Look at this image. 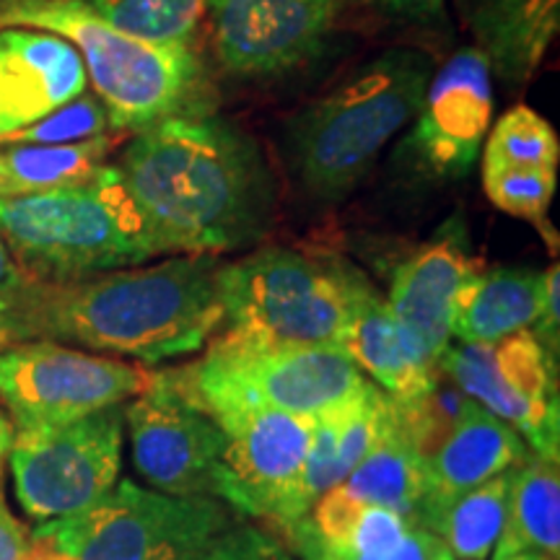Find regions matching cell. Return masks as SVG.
Listing matches in <instances>:
<instances>
[{"instance_id": "1", "label": "cell", "mask_w": 560, "mask_h": 560, "mask_svg": "<svg viewBox=\"0 0 560 560\" xmlns=\"http://www.w3.org/2000/svg\"><path fill=\"white\" fill-rule=\"evenodd\" d=\"M115 166L170 257H219L272 226L276 179L262 149L210 107L132 132Z\"/></svg>"}, {"instance_id": "2", "label": "cell", "mask_w": 560, "mask_h": 560, "mask_svg": "<svg viewBox=\"0 0 560 560\" xmlns=\"http://www.w3.org/2000/svg\"><path fill=\"white\" fill-rule=\"evenodd\" d=\"M221 260L174 255L70 283L26 278L11 342L55 340L143 366L198 353L219 332Z\"/></svg>"}, {"instance_id": "3", "label": "cell", "mask_w": 560, "mask_h": 560, "mask_svg": "<svg viewBox=\"0 0 560 560\" xmlns=\"http://www.w3.org/2000/svg\"><path fill=\"white\" fill-rule=\"evenodd\" d=\"M433 70L420 47H389L293 112L283 125L293 185L314 202L346 200L418 115Z\"/></svg>"}, {"instance_id": "4", "label": "cell", "mask_w": 560, "mask_h": 560, "mask_svg": "<svg viewBox=\"0 0 560 560\" xmlns=\"http://www.w3.org/2000/svg\"><path fill=\"white\" fill-rule=\"evenodd\" d=\"M0 240L37 283H70L170 257L115 164L58 190L0 198Z\"/></svg>"}, {"instance_id": "5", "label": "cell", "mask_w": 560, "mask_h": 560, "mask_svg": "<svg viewBox=\"0 0 560 560\" xmlns=\"http://www.w3.org/2000/svg\"><path fill=\"white\" fill-rule=\"evenodd\" d=\"M0 26L60 34L75 47L115 132H138L182 112L210 107V83L192 45L140 39L73 0H42L0 11Z\"/></svg>"}, {"instance_id": "6", "label": "cell", "mask_w": 560, "mask_h": 560, "mask_svg": "<svg viewBox=\"0 0 560 560\" xmlns=\"http://www.w3.org/2000/svg\"><path fill=\"white\" fill-rule=\"evenodd\" d=\"M166 387L208 412L268 408L322 418L366 387V374L335 346H276L219 330L202 359L161 371Z\"/></svg>"}, {"instance_id": "7", "label": "cell", "mask_w": 560, "mask_h": 560, "mask_svg": "<svg viewBox=\"0 0 560 560\" xmlns=\"http://www.w3.org/2000/svg\"><path fill=\"white\" fill-rule=\"evenodd\" d=\"M361 270L340 257L262 247L221 262L219 330L276 346H335Z\"/></svg>"}, {"instance_id": "8", "label": "cell", "mask_w": 560, "mask_h": 560, "mask_svg": "<svg viewBox=\"0 0 560 560\" xmlns=\"http://www.w3.org/2000/svg\"><path fill=\"white\" fill-rule=\"evenodd\" d=\"M231 524L234 511L219 499L117 480L79 514L37 524L32 537L75 560H187Z\"/></svg>"}, {"instance_id": "9", "label": "cell", "mask_w": 560, "mask_h": 560, "mask_svg": "<svg viewBox=\"0 0 560 560\" xmlns=\"http://www.w3.org/2000/svg\"><path fill=\"white\" fill-rule=\"evenodd\" d=\"M159 382L161 371L143 363L55 340H21L0 348V405L13 431L70 423L130 402Z\"/></svg>"}, {"instance_id": "10", "label": "cell", "mask_w": 560, "mask_h": 560, "mask_svg": "<svg viewBox=\"0 0 560 560\" xmlns=\"http://www.w3.org/2000/svg\"><path fill=\"white\" fill-rule=\"evenodd\" d=\"M125 405L42 429L13 431V493L32 522L79 514L117 486L122 467Z\"/></svg>"}, {"instance_id": "11", "label": "cell", "mask_w": 560, "mask_h": 560, "mask_svg": "<svg viewBox=\"0 0 560 560\" xmlns=\"http://www.w3.org/2000/svg\"><path fill=\"white\" fill-rule=\"evenodd\" d=\"M439 374L506 420L532 452L558 459V363L529 330L499 342L452 340L439 359Z\"/></svg>"}, {"instance_id": "12", "label": "cell", "mask_w": 560, "mask_h": 560, "mask_svg": "<svg viewBox=\"0 0 560 560\" xmlns=\"http://www.w3.org/2000/svg\"><path fill=\"white\" fill-rule=\"evenodd\" d=\"M226 444L215 499L252 520L289 529L301 520L299 480L312 446L314 418L249 408L213 418Z\"/></svg>"}, {"instance_id": "13", "label": "cell", "mask_w": 560, "mask_h": 560, "mask_svg": "<svg viewBox=\"0 0 560 560\" xmlns=\"http://www.w3.org/2000/svg\"><path fill=\"white\" fill-rule=\"evenodd\" d=\"M493 122V75L478 47H462L433 70L395 164L423 182H454L478 164Z\"/></svg>"}, {"instance_id": "14", "label": "cell", "mask_w": 560, "mask_h": 560, "mask_svg": "<svg viewBox=\"0 0 560 560\" xmlns=\"http://www.w3.org/2000/svg\"><path fill=\"white\" fill-rule=\"evenodd\" d=\"M132 467L153 490L215 499L226 436L208 412L195 408L164 376L145 395L125 402Z\"/></svg>"}, {"instance_id": "15", "label": "cell", "mask_w": 560, "mask_h": 560, "mask_svg": "<svg viewBox=\"0 0 560 560\" xmlns=\"http://www.w3.org/2000/svg\"><path fill=\"white\" fill-rule=\"evenodd\" d=\"M213 52L240 79H276L317 58L340 19V0H219Z\"/></svg>"}, {"instance_id": "16", "label": "cell", "mask_w": 560, "mask_h": 560, "mask_svg": "<svg viewBox=\"0 0 560 560\" xmlns=\"http://www.w3.org/2000/svg\"><path fill=\"white\" fill-rule=\"evenodd\" d=\"M480 156L486 198L501 213L532 223L556 249L558 236L548 213L558 187L560 138L550 120L516 104L490 122Z\"/></svg>"}, {"instance_id": "17", "label": "cell", "mask_w": 560, "mask_h": 560, "mask_svg": "<svg viewBox=\"0 0 560 560\" xmlns=\"http://www.w3.org/2000/svg\"><path fill=\"white\" fill-rule=\"evenodd\" d=\"M86 86L79 50L60 34L0 26V140L73 102Z\"/></svg>"}, {"instance_id": "18", "label": "cell", "mask_w": 560, "mask_h": 560, "mask_svg": "<svg viewBox=\"0 0 560 560\" xmlns=\"http://www.w3.org/2000/svg\"><path fill=\"white\" fill-rule=\"evenodd\" d=\"M480 268L465 247L459 231L444 229L420 244L392 272L387 306L423 355L439 366L441 353L454 340V304L467 278Z\"/></svg>"}, {"instance_id": "19", "label": "cell", "mask_w": 560, "mask_h": 560, "mask_svg": "<svg viewBox=\"0 0 560 560\" xmlns=\"http://www.w3.org/2000/svg\"><path fill=\"white\" fill-rule=\"evenodd\" d=\"M338 348L392 400H418L441 382L436 363L425 359L416 340L402 330L363 272L353 289Z\"/></svg>"}, {"instance_id": "20", "label": "cell", "mask_w": 560, "mask_h": 560, "mask_svg": "<svg viewBox=\"0 0 560 560\" xmlns=\"http://www.w3.org/2000/svg\"><path fill=\"white\" fill-rule=\"evenodd\" d=\"M527 457V441L511 429L506 420L495 418L493 412L472 400L459 423L446 433L429 457H423L425 493L412 516V524L495 475L514 470Z\"/></svg>"}, {"instance_id": "21", "label": "cell", "mask_w": 560, "mask_h": 560, "mask_svg": "<svg viewBox=\"0 0 560 560\" xmlns=\"http://www.w3.org/2000/svg\"><path fill=\"white\" fill-rule=\"evenodd\" d=\"M459 13L490 75L509 86L535 75L560 30V0H459Z\"/></svg>"}, {"instance_id": "22", "label": "cell", "mask_w": 560, "mask_h": 560, "mask_svg": "<svg viewBox=\"0 0 560 560\" xmlns=\"http://www.w3.org/2000/svg\"><path fill=\"white\" fill-rule=\"evenodd\" d=\"M542 301V272L524 268L478 270L462 285L454 304L452 338L459 342H499L532 330Z\"/></svg>"}, {"instance_id": "23", "label": "cell", "mask_w": 560, "mask_h": 560, "mask_svg": "<svg viewBox=\"0 0 560 560\" xmlns=\"http://www.w3.org/2000/svg\"><path fill=\"white\" fill-rule=\"evenodd\" d=\"M338 488L359 503L387 506L412 522L423 501L425 480L423 459L405 423L400 402L389 397L380 439Z\"/></svg>"}, {"instance_id": "24", "label": "cell", "mask_w": 560, "mask_h": 560, "mask_svg": "<svg viewBox=\"0 0 560 560\" xmlns=\"http://www.w3.org/2000/svg\"><path fill=\"white\" fill-rule=\"evenodd\" d=\"M493 550V560H506L516 552L560 558L558 459L529 452V457L511 470L509 514Z\"/></svg>"}, {"instance_id": "25", "label": "cell", "mask_w": 560, "mask_h": 560, "mask_svg": "<svg viewBox=\"0 0 560 560\" xmlns=\"http://www.w3.org/2000/svg\"><path fill=\"white\" fill-rule=\"evenodd\" d=\"M120 132L83 140V143L0 145V198L47 192L86 179L96 166L107 164Z\"/></svg>"}, {"instance_id": "26", "label": "cell", "mask_w": 560, "mask_h": 560, "mask_svg": "<svg viewBox=\"0 0 560 560\" xmlns=\"http://www.w3.org/2000/svg\"><path fill=\"white\" fill-rule=\"evenodd\" d=\"M509 490L511 470L457 495L418 524L431 529L454 560H486L506 524Z\"/></svg>"}, {"instance_id": "27", "label": "cell", "mask_w": 560, "mask_h": 560, "mask_svg": "<svg viewBox=\"0 0 560 560\" xmlns=\"http://www.w3.org/2000/svg\"><path fill=\"white\" fill-rule=\"evenodd\" d=\"M102 21L166 45H192V34L206 16L208 0H73Z\"/></svg>"}, {"instance_id": "28", "label": "cell", "mask_w": 560, "mask_h": 560, "mask_svg": "<svg viewBox=\"0 0 560 560\" xmlns=\"http://www.w3.org/2000/svg\"><path fill=\"white\" fill-rule=\"evenodd\" d=\"M112 122L109 112L100 102V96L83 91L73 102L62 104L39 122L30 125V128L13 132L0 145L5 143H42V145H62V143H83V140H94L102 136H109Z\"/></svg>"}, {"instance_id": "29", "label": "cell", "mask_w": 560, "mask_h": 560, "mask_svg": "<svg viewBox=\"0 0 560 560\" xmlns=\"http://www.w3.org/2000/svg\"><path fill=\"white\" fill-rule=\"evenodd\" d=\"M412 522L408 516L397 514L387 506H374L366 503L355 520L353 529H350L348 540L338 550L332 560H348V558H374L387 556V552L400 548V542L408 537Z\"/></svg>"}, {"instance_id": "30", "label": "cell", "mask_w": 560, "mask_h": 560, "mask_svg": "<svg viewBox=\"0 0 560 560\" xmlns=\"http://www.w3.org/2000/svg\"><path fill=\"white\" fill-rule=\"evenodd\" d=\"M187 560H299L270 532L234 522Z\"/></svg>"}, {"instance_id": "31", "label": "cell", "mask_w": 560, "mask_h": 560, "mask_svg": "<svg viewBox=\"0 0 560 560\" xmlns=\"http://www.w3.org/2000/svg\"><path fill=\"white\" fill-rule=\"evenodd\" d=\"M446 0H340V11L363 13L382 24L425 26L444 16Z\"/></svg>"}, {"instance_id": "32", "label": "cell", "mask_w": 560, "mask_h": 560, "mask_svg": "<svg viewBox=\"0 0 560 560\" xmlns=\"http://www.w3.org/2000/svg\"><path fill=\"white\" fill-rule=\"evenodd\" d=\"M532 335L540 342L545 353L558 363L560 359V270L552 265L542 272V301L540 314H537Z\"/></svg>"}, {"instance_id": "33", "label": "cell", "mask_w": 560, "mask_h": 560, "mask_svg": "<svg viewBox=\"0 0 560 560\" xmlns=\"http://www.w3.org/2000/svg\"><path fill=\"white\" fill-rule=\"evenodd\" d=\"M26 285V276L21 272L9 247L0 240V348L11 342V319L16 312L19 296Z\"/></svg>"}, {"instance_id": "34", "label": "cell", "mask_w": 560, "mask_h": 560, "mask_svg": "<svg viewBox=\"0 0 560 560\" xmlns=\"http://www.w3.org/2000/svg\"><path fill=\"white\" fill-rule=\"evenodd\" d=\"M348 560H454L446 545L433 535L431 529L412 524L408 537L400 542V548L387 552V556L374 558H348Z\"/></svg>"}, {"instance_id": "35", "label": "cell", "mask_w": 560, "mask_h": 560, "mask_svg": "<svg viewBox=\"0 0 560 560\" xmlns=\"http://www.w3.org/2000/svg\"><path fill=\"white\" fill-rule=\"evenodd\" d=\"M0 560H32V529L13 516L0 490Z\"/></svg>"}, {"instance_id": "36", "label": "cell", "mask_w": 560, "mask_h": 560, "mask_svg": "<svg viewBox=\"0 0 560 560\" xmlns=\"http://www.w3.org/2000/svg\"><path fill=\"white\" fill-rule=\"evenodd\" d=\"M11 441H13V425L9 416L3 412V408H0V478H3V467H5V459H9Z\"/></svg>"}, {"instance_id": "37", "label": "cell", "mask_w": 560, "mask_h": 560, "mask_svg": "<svg viewBox=\"0 0 560 560\" xmlns=\"http://www.w3.org/2000/svg\"><path fill=\"white\" fill-rule=\"evenodd\" d=\"M32 560H75V558H70L60 550H52L50 545L34 540V537H32Z\"/></svg>"}, {"instance_id": "38", "label": "cell", "mask_w": 560, "mask_h": 560, "mask_svg": "<svg viewBox=\"0 0 560 560\" xmlns=\"http://www.w3.org/2000/svg\"><path fill=\"white\" fill-rule=\"evenodd\" d=\"M32 3H42V0H0V11L19 9V5H32Z\"/></svg>"}, {"instance_id": "39", "label": "cell", "mask_w": 560, "mask_h": 560, "mask_svg": "<svg viewBox=\"0 0 560 560\" xmlns=\"http://www.w3.org/2000/svg\"><path fill=\"white\" fill-rule=\"evenodd\" d=\"M506 560H558V558L542 556V552H516V556H511Z\"/></svg>"}, {"instance_id": "40", "label": "cell", "mask_w": 560, "mask_h": 560, "mask_svg": "<svg viewBox=\"0 0 560 560\" xmlns=\"http://www.w3.org/2000/svg\"><path fill=\"white\" fill-rule=\"evenodd\" d=\"M215 3H219V0H208V11H210V9H213V5H215Z\"/></svg>"}]
</instances>
